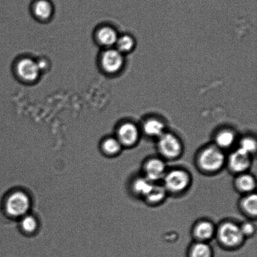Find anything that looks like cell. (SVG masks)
I'll return each mask as SVG.
<instances>
[{
    "label": "cell",
    "instance_id": "cell-1",
    "mask_svg": "<svg viewBox=\"0 0 257 257\" xmlns=\"http://www.w3.org/2000/svg\"><path fill=\"white\" fill-rule=\"evenodd\" d=\"M198 169L206 175L220 172L226 163L225 151L215 145H209L199 151L196 158Z\"/></svg>",
    "mask_w": 257,
    "mask_h": 257
},
{
    "label": "cell",
    "instance_id": "cell-2",
    "mask_svg": "<svg viewBox=\"0 0 257 257\" xmlns=\"http://www.w3.org/2000/svg\"><path fill=\"white\" fill-rule=\"evenodd\" d=\"M215 237L221 247L229 251L238 250L246 240L241 232L240 224L232 220L221 221L216 226Z\"/></svg>",
    "mask_w": 257,
    "mask_h": 257
},
{
    "label": "cell",
    "instance_id": "cell-3",
    "mask_svg": "<svg viewBox=\"0 0 257 257\" xmlns=\"http://www.w3.org/2000/svg\"><path fill=\"white\" fill-rule=\"evenodd\" d=\"M161 184L168 194L180 195L190 188L191 176L187 170L183 168H173L167 170Z\"/></svg>",
    "mask_w": 257,
    "mask_h": 257
},
{
    "label": "cell",
    "instance_id": "cell-4",
    "mask_svg": "<svg viewBox=\"0 0 257 257\" xmlns=\"http://www.w3.org/2000/svg\"><path fill=\"white\" fill-rule=\"evenodd\" d=\"M31 206V200L27 194L17 191L8 196L5 203V210L12 218H22L27 215Z\"/></svg>",
    "mask_w": 257,
    "mask_h": 257
},
{
    "label": "cell",
    "instance_id": "cell-5",
    "mask_svg": "<svg viewBox=\"0 0 257 257\" xmlns=\"http://www.w3.org/2000/svg\"><path fill=\"white\" fill-rule=\"evenodd\" d=\"M157 148L161 157L165 160L177 159L183 152L181 140L170 133H164L158 138Z\"/></svg>",
    "mask_w": 257,
    "mask_h": 257
},
{
    "label": "cell",
    "instance_id": "cell-6",
    "mask_svg": "<svg viewBox=\"0 0 257 257\" xmlns=\"http://www.w3.org/2000/svg\"><path fill=\"white\" fill-rule=\"evenodd\" d=\"M143 176L153 183H160L167 172L166 161L161 157L148 158L143 166Z\"/></svg>",
    "mask_w": 257,
    "mask_h": 257
},
{
    "label": "cell",
    "instance_id": "cell-7",
    "mask_svg": "<svg viewBox=\"0 0 257 257\" xmlns=\"http://www.w3.org/2000/svg\"><path fill=\"white\" fill-rule=\"evenodd\" d=\"M226 164L236 176L247 173L252 164V156L237 148L226 157Z\"/></svg>",
    "mask_w": 257,
    "mask_h": 257
},
{
    "label": "cell",
    "instance_id": "cell-8",
    "mask_svg": "<svg viewBox=\"0 0 257 257\" xmlns=\"http://www.w3.org/2000/svg\"><path fill=\"white\" fill-rule=\"evenodd\" d=\"M216 226L213 221L201 219L196 221L192 228V235L195 241L210 243L215 237Z\"/></svg>",
    "mask_w": 257,
    "mask_h": 257
},
{
    "label": "cell",
    "instance_id": "cell-9",
    "mask_svg": "<svg viewBox=\"0 0 257 257\" xmlns=\"http://www.w3.org/2000/svg\"><path fill=\"white\" fill-rule=\"evenodd\" d=\"M100 64L105 72L114 74L121 69L124 64V59L119 50L108 49L102 53Z\"/></svg>",
    "mask_w": 257,
    "mask_h": 257
},
{
    "label": "cell",
    "instance_id": "cell-10",
    "mask_svg": "<svg viewBox=\"0 0 257 257\" xmlns=\"http://www.w3.org/2000/svg\"><path fill=\"white\" fill-rule=\"evenodd\" d=\"M116 138L123 147H132L140 139V132L133 123H123L118 128Z\"/></svg>",
    "mask_w": 257,
    "mask_h": 257
},
{
    "label": "cell",
    "instance_id": "cell-11",
    "mask_svg": "<svg viewBox=\"0 0 257 257\" xmlns=\"http://www.w3.org/2000/svg\"><path fill=\"white\" fill-rule=\"evenodd\" d=\"M40 72L37 61L30 58H24L17 63V74L25 81L32 82L37 80Z\"/></svg>",
    "mask_w": 257,
    "mask_h": 257
},
{
    "label": "cell",
    "instance_id": "cell-12",
    "mask_svg": "<svg viewBox=\"0 0 257 257\" xmlns=\"http://www.w3.org/2000/svg\"><path fill=\"white\" fill-rule=\"evenodd\" d=\"M234 187L237 192L243 195L255 193L256 187V179L251 174L245 173L236 175L233 182Z\"/></svg>",
    "mask_w": 257,
    "mask_h": 257
},
{
    "label": "cell",
    "instance_id": "cell-13",
    "mask_svg": "<svg viewBox=\"0 0 257 257\" xmlns=\"http://www.w3.org/2000/svg\"><path fill=\"white\" fill-rule=\"evenodd\" d=\"M239 208L250 220L256 219L257 215V196L255 193L243 195L239 201Z\"/></svg>",
    "mask_w": 257,
    "mask_h": 257
},
{
    "label": "cell",
    "instance_id": "cell-14",
    "mask_svg": "<svg viewBox=\"0 0 257 257\" xmlns=\"http://www.w3.org/2000/svg\"><path fill=\"white\" fill-rule=\"evenodd\" d=\"M168 193L161 183H154L150 192L143 198L146 204L150 206L160 205L167 198Z\"/></svg>",
    "mask_w": 257,
    "mask_h": 257
},
{
    "label": "cell",
    "instance_id": "cell-15",
    "mask_svg": "<svg viewBox=\"0 0 257 257\" xmlns=\"http://www.w3.org/2000/svg\"><path fill=\"white\" fill-rule=\"evenodd\" d=\"M32 12L38 19L49 20L54 13V7L50 0H35L32 4Z\"/></svg>",
    "mask_w": 257,
    "mask_h": 257
},
{
    "label": "cell",
    "instance_id": "cell-16",
    "mask_svg": "<svg viewBox=\"0 0 257 257\" xmlns=\"http://www.w3.org/2000/svg\"><path fill=\"white\" fill-rule=\"evenodd\" d=\"M153 184L143 175L137 176L131 183V191L136 197L143 200V198L150 192Z\"/></svg>",
    "mask_w": 257,
    "mask_h": 257
},
{
    "label": "cell",
    "instance_id": "cell-17",
    "mask_svg": "<svg viewBox=\"0 0 257 257\" xmlns=\"http://www.w3.org/2000/svg\"><path fill=\"white\" fill-rule=\"evenodd\" d=\"M186 257H214L213 249L210 243L194 241L189 246Z\"/></svg>",
    "mask_w": 257,
    "mask_h": 257
},
{
    "label": "cell",
    "instance_id": "cell-18",
    "mask_svg": "<svg viewBox=\"0 0 257 257\" xmlns=\"http://www.w3.org/2000/svg\"><path fill=\"white\" fill-rule=\"evenodd\" d=\"M236 140L235 133L230 130H223L216 135L215 143L216 147L225 151L232 147Z\"/></svg>",
    "mask_w": 257,
    "mask_h": 257
},
{
    "label": "cell",
    "instance_id": "cell-19",
    "mask_svg": "<svg viewBox=\"0 0 257 257\" xmlns=\"http://www.w3.org/2000/svg\"><path fill=\"white\" fill-rule=\"evenodd\" d=\"M98 42L103 46L110 47L116 44L118 39L116 32L111 27H103L97 32Z\"/></svg>",
    "mask_w": 257,
    "mask_h": 257
},
{
    "label": "cell",
    "instance_id": "cell-20",
    "mask_svg": "<svg viewBox=\"0 0 257 257\" xmlns=\"http://www.w3.org/2000/svg\"><path fill=\"white\" fill-rule=\"evenodd\" d=\"M165 125L161 121L156 119L149 120L143 125V131L148 137L159 138L165 132Z\"/></svg>",
    "mask_w": 257,
    "mask_h": 257
},
{
    "label": "cell",
    "instance_id": "cell-21",
    "mask_svg": "<svg viewBox=\"0 0 257 257\" xmlns=\"http://www.w3.org/2000/svg\"><path fill=\"white\" fill-rule=\"evenodd\" d=\"M122 148V145L116 137H108L102 142V152L110 157L119 154Z\"/></svg>",
    "mask_w": 257,
    "mask_h": 257
},
{
    "label": "cell",
    "instance_id": "cell-22",
    "mask_svg": "<svg viewBox=\"0 0 257 257\" xmlns=\"http://www.w3.org/2000/svg\"><path fill=\"white\" fill-rule=\"evenodd\" d=\"M38 221L34 216L29 215H25L21 218L20 226L22 230L27 233H33L36 231L38 228Z\"/></svg>",
    "mask_w": 257,
    "mask_h": 257
},
{
    "label": "cell",
    "instance_id": "cell-23",
    "mask_svg": "<svg viewBox=\"0 0 257 257\" xmlns=\"http://www.w3.org/2000/svg\"><path fill=\"white\" fill-rule=\"evenodd\" d=\"M238 148L253 157L256 151V140L250 137H243L239 142Z\"/></svg>",
    "mask_w": 257,
    "mask_h": 257
},
{
    "label": "cell",
    "instance_id": "cell-24",
    "mask_svg": "<svg viewBox=\"0 0 257 257\" xmlns=\"http://www.w3.org/2000/svg\"><path fill=\"white\" fill-rule=\"evenodd\" d=\"M117 50L120 53L127 52L133 49L135 45V41L132 37L128 35H123V36L118 38L116 42Z\"/></svg>",
    "mask_w": 257,
    "mask_h": 257
},
{
    "label": "cell",
    "instance_id": "cell-25",
    "mask_svg": "<svg viewBox=\"0 0 257 257\" xmlns=\"http://www.w3.org/2000/svg\"><path fill=\"white\" fill-rule=\"evenodd\" d=\"M240 229L245 239L252 237L256 233L255 224L251 221H244L240 224Z\"/></svg>",
    "mask_w": 257,
    "mask_h": 257
}]
</instances>
